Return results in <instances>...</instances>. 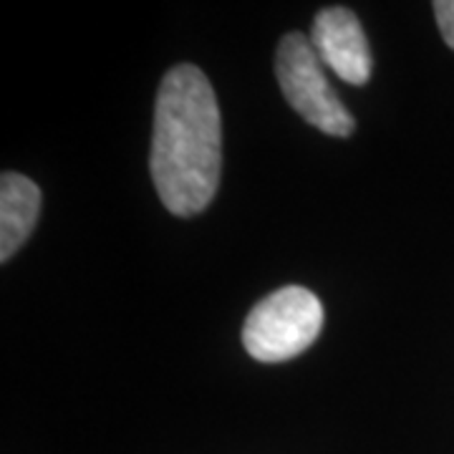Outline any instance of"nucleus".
Here are the masks:
<instances>
[{
	"label": "nucleus",
	"instance_id": "obj_1",
	"mask_svg": "<svg viewBox=\"0 0 454 454\" xmlns=\"http://www.w3.org/2000/svg\"><path fill=\"white\" fill-rule=\"evenodd\" d=\"M149 169L160 200L177 217L212 202L223 169V127L212 83L197 66H177L160 83Z\"/></svg>",
	"mask_w": 454,
	"mask_h": 454
},
{
	"label": "nucleus",
	"instance_id": "obj_2",
	"mask_svg": "<svg viewBox=\"0 0 454 454\" xmlns=\"http://www.w3.org/2000/svg\"><path fill=\"white\" fill-rule=\"evenodd\" d=\"M324 325V306L306 288L288 286L262 298L243 325L245 351L262 364L301 356Z\"/></svg>",
	"mask_w": 454,
	"mask_h": 454
},
{
	"label": "nucleus",
	"instance_id": "obj_3",
	"mask_svg": "<svg viewBox=\"0 0 454 454\" xmlns=\"http://www.w3.org/2000/svg\"><path fill=\"white\" fill-rule=\"evenodd\" d=\"M278 83L283 97L310 127L324 131L328 137H351L356 129L354 116L336 97L325 79L324 64L316 56L310 41L301 33H288L276 56Z\"/></svg>",
	"mask_w": 454,
	"mask_h": 454
},
{
	"label": "nucleus",
	"instance_id": "obj_4",
	"mask_svg": "<svg viewBox=\"0 0 454 454\" xmlns=\"http://www.w3.org/2000/svg\"><path fill=\"white\" fill-rule=\"evenodd\" d=\"M310 46L339 79L364 86L372 79V49L358 18L348 8H325L313 18Z\"/></svg>",
	"mask_w": 454,
	"mask_h": 454
},
{
	"label": "nucleus",
	"instance_id": "obj_5",
	"mask_svg": "<svg viewBox=\"0 0 454 454\" xmlns=\"http://www.w3.org/2000/svg\"><path fill=\"white\" fill-rule=\"evenodd\" d=\"M41 212V190L33 179L18 172L0 177V260H8L31 238Z\"/></svg>",
	"mask_w": 454,
	"mask_h": 454
},
{
	"label": "nucleus",
	"instance_id": "obj_6",
	"mask_svg": "<svg viewBox=\"0 0 454 454\" xmlns=\"http://www.w3.org/2000/svg\"><path fill=\"white\" fill-rule=\"evenodd\" d=\"M434 16H437L444 43L450 49H454V0H437L434 3Z\"/></svg>",
	"mask_w": 454,
	"mask_h": 454
}]
</instances>
